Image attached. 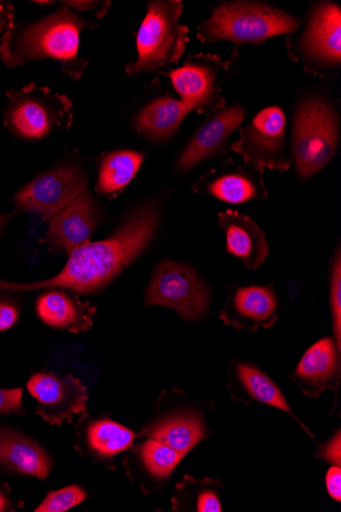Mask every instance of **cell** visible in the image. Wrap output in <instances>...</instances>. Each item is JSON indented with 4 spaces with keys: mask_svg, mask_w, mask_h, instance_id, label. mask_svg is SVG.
Listing matches in <instances>:
<instances>
[{
    "mask_svg": "<svg viewBox=\"0 0 341 512\" xmlns=\"http://www.w3.org/2000/svg\"><path fill=\"white\" fill-rule=\"evenodd\" d=\"M22 396V389H0V414L22 413Z\"/></svg>",
    "mask_w": 341,
    "mask_h": 512,
    "instance_id": "obj_29",
    "label": "cell"
},
{
    "mask_svg": "<svg viewBox=\"0 0 341 512\" xmlns=\"http://www.w3.org/2000/svg\"><path fill=\"white\" fill-rule=\"evenodd\" d=\"M339 123L332 107L320 99L301 103L294 119L292 156L301 177L309 178L324 168L336 153Z\"/></svg>",
    "mask_w": 341,
    "mask_h": 512,
    "instance_id": "obj_6",
    "label": "cell"
},
{
    "mask_svg": "<svg viewBox=\"0 0 341 512\" xmlns=\"http://www.w3.org/2000/svg\"><path fill=\"white\" fill-rule=\"evenodd\" d=\"M83 172L74 166L37 176L15 198L17 211L35 213L51 220L73 201L86 193Z\"/></svg>",
    "mask_w": 341,
    "mask_h": 512,
    "instance_id": "obj_9",
    "label": "cell"
},
{
    "mask_svg": "<svg viewBox=\"0 0 341 512\" xmlns=\"http://www.w3.org/2000/svg\"><path fill=\"white\" fill-rule=\"evenodd\" d=\"M15 213L10 215L0 214V231L4 228L5 224L14 216Z\"/></svg>",
    "mask_w": 341,
    "mask_h": 512,
    "instance_id": "obj_37",
    "label": "cell"
},
{
    "mask_svg": "<svg viewBox=\"0 0 341 512\" xmlns=\"http://www.w3.org/2000/svg\"><path fill=\"white\" fill-rule=\"evenodd\" d=\"M322 456L328 461L340 465L341 461V438L340 433L327 445Z\"/></svg>",
    "mask_w": 341,
    "mask_h": 512,
    "instance_id": "obj_34",
    "label": "cell"
},
{
    "mask_svg": "<svg viewBox=\"0 0 341 512\" xmlns=\"http://www.w3.org/2000/svg\"><path fill=\"white\" fill-rule=\"evenodd\" d=\"M209 304V291L190 266L162 262L156 269L146 292V305L165 306L176 310L187 320L202 317Z\"/></svg>",
    "mask_w": 341,
    "mask_h": 512,
    "instance_id": "obj_7",
    "label": "cell"
},
{
    "mask_svg": "<svg viewBox=\"0 0 341 512\" xmlns=\"http://www.w3.org/2000/svg\"><path fill=\"white\" fill-rule=\"evenodd\" d=\"M143 162V156L134 151H119L108 155L102 162L96 191L115 194L133 179Z\"/></svg>",
    "mask_w": 341,
    "mask_h": 512,
    "instance_id": "obj_21",
    "label": "cell"
},
{
    "mask_svg": "<svg viewBox=\"0 0 341 512\" xmlns=\"http://www.w3.org/2000/svg\"><path fill=\"white\" fill-rule=\"evenodd\" d=\"M66 7L81 11L94 12L97 17H102L107 13L110 3H93V2H66Z\"/></svg>",
    "mask_w": 341,
    "mask_h": 512,
    "instance_id": "obj_32",
    "label": "cell"
},
{
    "mask_svg": "<svg viewBox=\"0 0 341 512\" xmlns=\"http://www.w3.org/2000/svg\"><path fill=\"white\" fill-rule=\"evenodd\" d=\"M86 497V492L79 486H69L59 491L48 493L42 503L34 511L63 512L80 504Z\"/></svg>",
    "mask_w": 341,
    "mask_h": 512,
    "instance_id": "obj_27",
    "label": "cell"
},
{
    "mask_svg": "<svg viewBox=\"0 0 341 512\" xmlns=\"http://www.w3.org/2000/svg\"><path fill=\"white\" fill-rule=\"evenodd\" d=\"M220 61L194 57L169 73L173 86L190 111L209 112L219 105L218 72Z\"/></svg>",
    "mask_w": 341,
    "mask_h": 512,
    "instance_id": "obj_12",
    "label": "cell"
},
{
    "mask_svg": "<svg viewBox=\"0 0 341 512\" xmlns=\"http://www.w3.org/2000/svg\"><path fill=\"white\" fill-rule=\"evenodd\" d=\"M237 370L240 381L254 398L291 413L278 387L262 371L248 364H239Z\"/></svg>",
    "mask_w": 341,
    "mask_h": 512,
    "instance_id": "obj_25",
    "label": "cell"
},
{
    "mask_svg": "<svg viewBox=\"0 0 341 512\" xmlns=\"http://www.w3.org/2000/svg\"><path fill=\"white\" fill-rule=\"evenodd\" d=\"M331 309L337 349L341 347V258L340 251L333 261L331 271Z\"/></svg>",
    "mask_w": 341,
    "mask_h": 512,
    "instance_id": "obj_28",
    "label": "cell"
},
{
    "mask_svg": "<svg viewBox=\"0 0 341 512\" xmlns=\"http://www.w3.org/2000/svg\"><path fill=\"white\" fill-rule=\"evenodd\" d=\"M246 109L234 105L207 120L192 137L178 161V169L187 172L221 154L232 133L245 120Z\"/></svg>",
    "mask_w": 341,
    "mask_h": 512,
    "instance_id": "obj_13",
    "label": "cell"
},
{
    "mask_svg": "<svg viewBox=\"0 0 341 512\" xmlns=\"http://www.w3.org/2000/svg\"><path fill=\"white\" fill-rule=\"evenodd\" d=\"M151 437L185 455L204 437V427L198 417L178 415L157 425Z\"/></svg>",
    "mask_w": 341,
    "mask_h": 512,
    "instance_id": "obj_22",
    "label": "cell"
},
{
    "mask_svg": "<svg viewBox=\"0 0 341 512\" xmlns=\"http://www.w3.org/2000/svg\"><path fill=\"white\" fill-rule=\"evenodd\" d=\"M341 12L339 6L321 3L311 13L300 49L311 68L333 69L341 61Z\"/></svg>",
    "mask_w": 341,
    "mask_h": 512,
    "instance_id": "obj_11",
    "label": "cell"
},
{
    "mask_svg": "<svg viewBox=\"0 0 341 512\" xmlns=\"http://www.w3.org/2000/svg\"><path fill=\"white\" fill-rule=\"evenodd\" d=\"M97 208L85 193L51 219L47 242L69 254L89 243L97 223Z\"/></svg>",
    "mask_w": 341,
    "mask_h": 512,
    "instance_id": "obj_14",
    "label": "cell"
},
{
    "mask_svg": "<svg viewBox=\"0 0 341 512\" xmlns=\"http://www.w3.org/2000/svg\"><path fill=\"white\" fill-rule=\"evenodd\" d=\"M182 11L180 2L149 3L137 34V60L127 66L130 74L156 71L179 61L189 41V30L180 23Z\"/></svg>",
    "mask_w": 341,
    "mask_h": 512,
    "instance_id": "obj_4",
    "label": "cell"
},
{
    "mask_svg": "<svg viewBox=\"0 0 341 512\" xmlns=\"http://www.w3.org/2000/svg\"><path fill=\"white\" fill-rule=\"evenodd\" d=\"M300 27V20L262 3H223L199 28L200 40H229L237 45L261 43L269 38L290 34Z\"/></svg>",
    "mask_w": 341,
    "mask_h": 512,
    "instance_id": "obj_3",
    "label": "cell"
},
{
    "mask_svg": "<svg viewBox=\"0 0 341 512\" xmlns=\"http://www.w3.org/2000/svg\"><path fill=\"white\" fill-rule=\"evenodd\" d=\"M197 190L231 204L246 203L266 195L262 177L241 168L211 172L198 183Z\"/></svg>",
    "mask_w": 341,
    "mask_h": 512,
    "instance_id": "obj_17",
    "label": "cell"
},
{
    "mask_svg": "<svg viewBox=\"0 0 341 512\" xmlns=\"http://www.w3.org/2000/svg\"><path fill=\"white\" fill-rule=\"evenodd\" d=\"M28 391L38 401L36 414L52 426L72 423L75 415L87 412V391L81 381L72 376L36 374L27 384Z\"/></svg>",
    "mask_w": 341,
    "mask_h": 512,
    "instance_id": "obj_10",
    "label": "cell"
},
{
    "mask_svg": "<svg viewBox=\"0 0 341 512\" xmlns=\"http://www.w3.org/2000/svg\"><path fill=\"white\" fill-rule=\"evenodd\" d=\"M0 465L21 475L45 479L52 470V459L33 440L0 426Z\"/></svg>",
    "mask_w": 341,
    "mask_h": 512,
    "instance_id": "obj_16",
    "label": "cell"
},
{
    "mask_svg": "<svg viewBox=\"0 0 341 512\" xmlns=\"http://www.w3.org/2000/svg\"><path fill=\"white\" fill-rule=\"evenodd\" d=\"M8 505V499L2 493H0V511H6L8 509Z\"/></svg>",
    "mask_w": 341,
    "mask_h": 512,
    "instance_id": "obj_36",
    "label": "cell"
},
{
    "mask_svg": "<svg viewBox=\"0 0 341 512\" xmlns=\"http://www.w3.org/2000/svg\"><path fill=\"white\" fill-rule=\"evenodd\" d=\"M326 487L332 498L341 500V471L339 467L329 470L326 476Z\"/></svg>",
    "mask_w": 341,
    "mask_h": 512,
    "instance_id": "obj_31",
    "label": "cell"
},
{
    "mask_svg": "<svg viewBox=\"0 0 341 512\" xmlns=\"http://www.w3.org/2000/svg\"><path fill=\"white\" fill-rule=\"evenodd\" d=\"M18 310L9 303H0V332L13 327L18 320Z\"/></svg>",
    "mask_w": 341,
    "mask_h": 512,
    "instance_id": "obj_30",
    "label": "cell"
},
{
    "mask_svg": "<svg viewBox=\"0 0 341 512\" xmlns=\"http://www.w3.org/2000/svg\"><path fill=\"white\" fill-rule=\"evenodd\" d=\"M285 129L283 111L278 107L266 108L239 129L240 138L231 148L256 167L288 170L290 158L286 150Z\"/></svg>",
    "mask_w": 341,
    "mask_h": 512,
    "instance_id": "obj_8",
    "label": "cell"
},
{
    "mask_svg": "<svg viewBox=\"0 0 341 512\" xmlns=\"http://www.w3.org/2000/svg\"><path fill=\"white\" fill-rule=\"evenodd\" d=\"M277 307L276 296L269 288H241L231 299L228 320L240 328H269L277 318Z\"/></svg>",
    "mask_w": 341,
    "mask_h": 512,
    "instance_id": "obj_18",
    "label": "cell"
},
{
    "mask_svg": "<svg viewBox=\"0 0 341 512\" xmlns=\"http://www.w3.org/2000/svg\"><path fill=\"white\" fill-rule=\"evenodd\" d=\"M222 509L218 497L211 492L203 493L199 498L198 511L200 512H220Z\"/></svg>",
    "mask_w": 341,
    "mask_h": 512,
    "instance_id": "obj_33",
    "label": "cell"
},
{
    "mask_svg": "<svg viewBox=\"0 0 341 512\" xmlns=\"http://www.w3.org/2000/svg\"><path fill=\"white\" fill-rule=\"evenodd\" d=\"M335 347V342L330 338L313 345L300 361L297 376L313 384H322L332 378L338 365Z\"/></svg>",
    "mask_w": 341,
    "mask_h": 512,
    "instance_id": "obj_23",
    "label": "cell"
},
{
    "mask_svg": "<svg viewBox=\"0 0 341 512\" xmlns=\"http://www.w3.org/2000/svg\"><path fill=\"white\" fill-rule=\"evenodd\" d=\"M190 112L183 102L162 97L141 110L135 119V127L138 132L154 141H167Z\"/></svg>",
    "mask_w": 341,
    "mask_h": 512,
    "instance_id": "obj_19",
    "label": "cell"
},
{
    "mask_svg": "<svg viewBox=\"0 0 341 512\" xmlns=\"http://www.w3.org/2000/svg\"><path fill=\"white\" fill-rule=\"evenodd\" d=\"M134 439L133 432L109 420L95 422L88 430L90 447L96 453L107 457L127 450Z\"/></svg>",
    "mask_w": 341,
    "mask_h": 512,
    "instance_id": "obj_24",
    "label": "cell"
},
{
    "mask_svg": "<svg viewBox=\"0 0 341 512\" xmlns=\"http://www.w3.org/2000/svg\"><path fill=\"white\" fill-rule=\"evenodd\" d=\"M160 221L154 204L135 209L108 240L87 243L70 254L65 268L48 281L15 285L0 281V289L29 291L66 288L79 294L100 291L153 241Z\"/></svg>",
    "mask_w": 341,
    "mask_h": 512,
    "instance_id": "obj_1",
    "label": "cell"
},
{
    "mask_svg": "<svg viewBox=\"0 0 341 512\" xmlns=\"http://www.w3.org/2000/svg\"><path fill=\"white\" fill-rule=\"evenodd\" d=\"M141 456L145 467L154 477L167 479L184 455L170 446L152 439L142 445Z\"/></svg>",
    "mask_w": 341,
    "mask_h": 512,
    "instance_id": "obj_26",
    "label": "cell"
},
{
    "mask_svg": "<svg viewBox=\"0 0 341 512\" xmlns=\"http://www.w3.org/2000/svg\"><path fill=\"white\" fill-rule=\"evenodd\" d=\"M9 104L4 119L15 135L34 141L58 129H68L73 122L71 100L46 87L29 84L8 91Z\"/></svg>",
    "mask_w": 341,
    "mask_h": 512,
    "instance_id": "obj_5",
    "label": "cell"
},
{
    "mask_svg": "<svg viewBox=\"0 0 341 512\" xmlns=\"http://www.w3.org/2000/svg\"><path fill=\"white\" fill-rule=\"evenodd\" d=\"M87 23L70 8L31 24L9 29L0 44V59L10 68L50 59L71 78L79 79L88 63L79 58L80 34Z\"/></svg>",
    "mask_w": 341,
    "mask_h": 512,
    "instance_id": "obj_2",
    "label": "cell"
},
{
    "mask_svg": "<svg viewBox=\"0 0 341 512\" xmlns=\"http://www.w3.org/2000/svg\"><path fill=\"white\" fill-rule=\"evenodd\" d=\"M225 232L227 251L242 260L249 269L263 265L269 255L265 231L246 215L234 211L219 214Z\"/></svg>",
    "mask_w": 341,
    "mask_h": 512,
    "instance_id": "obj_15",
    "label": "cell"
},
{
    "mask_svg": "<svg viewBox=\"0 0 341 512\" xmlns=\"http://www.w3.org/2000/svg\"><path fill=\"white\" fill-rule=\"evenodd\" d=\"M36 309L39 318L52 328L78 332L91 324L90 309L63 292L53 291L41 296Z\"/></svg>",
    "mask_w": 341,
    "mask_h": 512,
    "instance_id": "obj_20",
    "label": "cell"
},
{
    "mask_svg": "<svg viewBox=\"0 0 341 512\" xmlns=\"http://www.w3.org/2000/svg\"><path fill=\"white\" fill-rule=\"evenodd\" d=\"M15 9L9 4H0V33L13 27Z\"/></svg>",
    "mask_w": 341,
    "mask_h": 512,
    "instance_id": "obj_35",
    "label": "cell"
}]
</instances>
